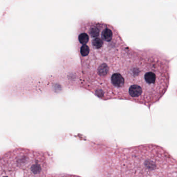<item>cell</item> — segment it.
I'll return each instance as SVG.
<instances>
[{
    "label": "cell",
    "instance_id": "obj_1",
    "mask_svg": "<svg viewBox=\"0 0 177 177\" xmlns=\"http://www.w3.org/2000/svg\"><path fill=\"white\" fill-rule=\"evenodd\" d=\"M76 45L83 86L101 99H114L117 77L128 48L118 30L102 21H81Z\"/></svg>",
    "mask_w": 177,
    "mask_h": 177
},
{
    "label": "cell",
    "instance_id": "obj_2",
    "mask_svg": "<svg viewBox=\"0 0 177 177\" xmlns=\"http://www.w3.org/2000/svg\"><path fill=\"white\" fill-rule=\"evenodd\" d=\"M122 77L123 99L150 106L158 102L167 91L170 61L157 50L129 48Z\"/></svg>",
    "mask_w": 177,
    "mask_h": 177
},
{
    "label": "cell",
    "instance_id": "obj_3",
    "mask_svg": "<svg viewBox=\"0 0 177 177\" xmlns=\"http://www.w3.org/2000/svg\"><path fill=\"white\" fill-rule=\"evenodd\" d=\"M51 157L44 151L16 147L1 157V177H47Z\"/></svg>",
    "mask_w": 177,
    "mask_h": 177
}]
</instances>
